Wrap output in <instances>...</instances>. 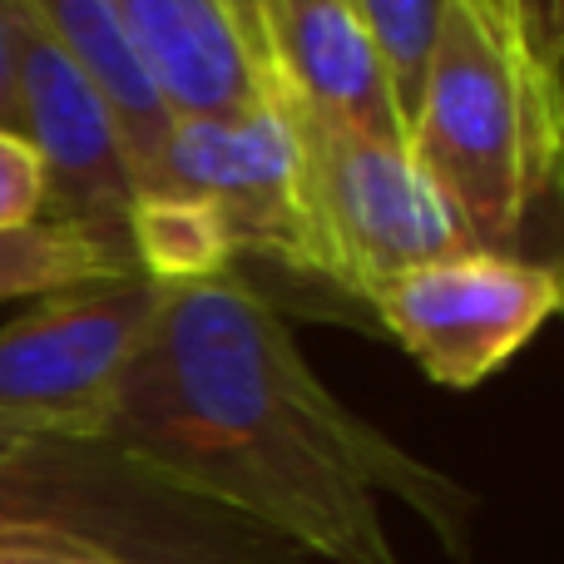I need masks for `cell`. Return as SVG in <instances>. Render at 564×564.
Instances as JSON below:
<instances>
[{
  "mask_svg": "<svg viewBox=\"0 0 564 564\" xmlns=\"http://www.w3.org/2000/svg\"><path fill=\"white\" fill-rule=\"evenodd\" d=\"M99 436L169 486L278 535L302 560L397 564L381 496L470 564L476 500L347 406L243 268L164 282Z\"/></svg>",
  "mask_w": 564,
  "mask_h": 564,
  "instance_id": "obj_1",
  "label": "cell"
},
{
  "mask_svg": "<svg viewBox=\"0 0 564 564\" xmlns=\"http://www.w3.org/2000/svg\"><path fill=\"white\" fill-rule=\"evenodd\" d=\"M134 268L154 282H194L263 258L322 282L302 194V139L288 105L263 95L234 115L174 119L129 218Z\"/></svg>",
  "mask_w": 564,
  "mask_h": 564,
  "instance_id": "obj_2",
  "label": "cell"
},
{
  "mask_svg": "<svg viewBox=\"0 0 564 564\" xmlns=\"http://www.w3.org/2000/svg\"><path fill=\"white\" fill-rule=\"evenodd\" d=\"M406 149L470 243L516 253L530 208L555 188L560 79L506 50L460 0H446Z\"/></svg>",
  "mask_w": 564,
  "mask_h": 564,
  "instance_id": "obj_3",
  "label": "cell"
},
{
  "mask_svg": "<svg viewBox=\"0 0 564 564\" xmlns=\"http://www.w3.org/2000/svg\"><path fill=\"white\" fill-rule=\"evenodd\" d=\"M0 540H69L119 564H307L89 431L0 416Z\"/></svg>",
  "mask_w": 564,
  "mask_h": 564,
  "instance_id": "obj_4",
  "label": "cell"
},
{
  "mask_svg": "<svg viewBox=\"0 0 564 564\" xmlns=\"http://www.w3.org/2000/svg\"><path fill=\"white\" fill-rule=\"evenodd\" d=\"M302 139V194L322 288L367 307L387 282L476 248L406 144L317 124L288 109Z\"/></svg>",
  "mask_w": 564,
  "mask_h": 564,
  "instance_id": "obj_5",
  "label": "cell"
},
{
  "mask_svg": "<svg viewBox=\"0 0 564 564\" xmlns=\"http://www.w3.org/2000/svg\"><path fill=\"white\" fill-rule=\"evenodd\" d=\"M164 282L144 273L79 282L0 327V416L50 431H89L159 317Z\"/></svg>",
  "mask_w": 564,
  "mask_h": 564,
  "instance_id": "obj_6",
  "label": "cell"
},
{
  "mask_svg": "<svg viewBox=\"0 0 564 564\" xmlns=\"http://www.w3.org/2000/svg\"><path fill=\"white\" fill-rule=\"evenodd\" d=\"M560 263L466 248L387 282L367 312L436 387L470 391L560 317Z\"/></svg>",
  "mask_w": 564,
  "mask_h": 564,
  "instance_id": "obj_7",
  "label": "cell"
},
{
  "mask_svg": "<svg viewBox=\"0 0 564 564\" xmlns=\"http://www.w3.org/2000/svg\"><path fill=\"white\" fill-rule=\"evenodd\" d=\"M258 59L288 109L317 124L406 144L391 69L347 0H263Z\"/></svg>",
  "mask_w": 564,
  "mask_h": 564,
  "instance_id": "obj_8",
  "label": "cell"
},
{
  "mask_svg": "<svg viewBox=\"0 0 564 564\" xmlns=\"http://www.w3.org/2000/svg\"><path fill=\"white\" fill-rule=\"evenodd\" d=\"M149 85L174 119L234 115L273 95L218 0H109Z\"/></svg>",
  "mask_w": 564,
  "mask_h": 564,
  "instance_id": "obj_9",
  "label": "cell"
},
{
  "mask_svg": "<svg viewBox=\"0 0 564 564\" xmlns=\"http://www.w3.org/2000/svg\"><path fill=\"white\" fill-rule=\"evenodd\" d=\"M20 6L75 59L79 75L105 95L109 115H115L119 134H124L129 159H134V178L144 184L169 129H174V115L164 109L159 89L149 85L144 65H139V55L129 50L115 6L109 0H20Z\"/></svg>",
  "mask_w": 564,
  "mask_h": 564,
  "instance_id": "obj_10",
  "label": "cell"
},
{
  "mask_svg": "<svg viewBox=\"0 0 564 564\" xmlns=\"http://www.w3.org/2000/svg\"><path fill=\"white\" fill-rule=\"evenodd\" d=\"M124 273H139L124 243L65 224V218L0 228V302L50 297V292L79 288V282H105Z\"/></svg>",
  "mask_w": 564,
  "mask_h": 564,
  "instance_id": "obj_11",
  "label": "cell"
},
{
  "mask_svg": "<svg viewBox=\"0 0 564 564\" xmlns=\"http://www.w3.org/2000/svg\"><path fill=\"white\" fill-rule=\"evenodd\" d=\"M347 6L357 10L367 35L377 40L381 59L391 69V85H397L401 115H406V129H411V109H416L421 79H426V59H431V45H436V25L446 0H347Z\"/></svg>",
  "mask_w": 564,
  "mask_h": 564,
  "instance_id": "obj_12",
  "label": "cell"
},
{
  "mask_svg": "<svg viewBox=\"0 0 564 564\" xmlns=\"http://www.w3.org/2000/svg\"><path fill=\"white\" fill-rule=\"evenodd\" d=\"M490 35L535 69L564 65V0H460Z\"/></svg>",
  "mask_w": 564,
  "mask_h": 564,
  "instance_id": "obj_13",
  "label": "cell"
},
{
  "mask_svg": "<svg viewBox=\"0 0 564 564\" xmlns=\"http://www.w3.org/2000/svg\"><path fill=\"white\" fill-rule=\"evenodd\" d=\"M50 178L40 154L30 149V139H20L15 129H0V228H20L45 218Z\"/></svg>",
  "mask_w": 564,
  "mask_h": 564,
  "instance_id": "obj_14",
  "label": "cell"
},
{
  "mask_svg": "<svg viewBox=\"0 0 564 564\" xmlns=\"http://www.w3.org/2000/svg\"><path fill=\"white\" fill-rule=\"evenodd\" d=\"M0 564H119L69 540H0Z\"/></svg>",
  "mask_w": 564,
  "mask_h": 564,
  "instance_id": "obj_15",
  "label": "cell"
},
{
  "mask_svg": "<svg viewBox=\"0 0 564 564\" xmlns=\"http://www.w3.org/2000/svg\"><path fill=\"white\" fill-rule=\"evenodd\" d=\"M0 129L20 134L15 109V45H10V0H0Z\"/></svg>",
  "mask_w": 564,
  "mask_h": 564,
  "instance_id": "obj_16",
  "label": "cell"
},
{
  "mask_svg": "<svg viewBox=\"0 0 564 564\" xmlns=\"http://www.w3.org/2000/svg\"><path fill=\"white\" fill-rule=\"evenodd\" d=\"M218 6L228 10V20L238 25V35L248 40V50H253V59H258V20H263V0H218ZM258 69H263V59H258Z\"/></svg>",
  "mask_w": 564,
  "mask_h": 564,
  "instance_id": "obj_17",
  "label": "cell"
},
{
  "mask_svg": "<svg viewBox=\"0 0 564 564\" xmlns=\"http://www.w3.org/2000/svg\"><path fill=\"white\" fill-rule=\"evenodd\" d=\"M555 79H560V164H555V188L550 194L564 204V65L555 69Z\"/></svg>",
  "mask_w": 564,
  "mask_h": 564,
  "instance_id": "obj_18",
  "label": "cell"
},
{
  "mask_svg": "<svg viewBox=\"0 0 564 564\" xmlns=\"http://www.w3.org/2000/svg\"><path fill=\"white\" fill-rule=\"evenodd\" d=\"M560 282H564V263H560ZM560 317H564V288H560Z\"/></svg>",
  "mask_w": 564,
  "mask_h": 564,
  "instance_id": "obj_19",
  "label": "cell"
}]
</instances>
